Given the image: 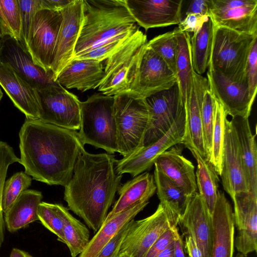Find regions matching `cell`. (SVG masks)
<instances>
[{
    "label": "cell",
    "instance_id": "cell-17",
    "mask_svg": "<svg viewBox=\"0 0 257 257\" xmlns=\"http://www.w3.org/2000/svg\"><path fill=\"white\" fill-rule=\"evenodd\" d=\"M0 61L10 64L36 90L59 85L52 72L36 64L24 47L13 37L6 36L0 47Z\"/></svg>",
    "mask_w": 257,
    "mask_h": 257
},
{
    "label": "cell",
    "instance_id": "cell-56",
    "mask_svg": "<svg viewBox=\"0 0 257 257\" xmlns=\"http://www.w3.org/2000/svg\"><path fill=\"white\" fill-rule=\"evenodd\" d=\"M6 35L0 23V47L2 46Z\"/></svg>",
    "mask_w": 257,
    "mask_h": 257
},
{
    "label": "cell",
    "instance_id": "cell-6",
    "mask_svg": "<svg viewBox=\"0 0 257 257\" xmlns=\"http://www.w3.org/2000/svg\"><path fill=\"white\" fill-rule=\"evenodd\" d=\"M147 42V35L139 29L108 57L98 91L113 96L127 93Z\"/></svg>",
    "mask_w": 257,
    "mask_h": 257
},
{
    "label": "cell",
    "instance_id": "cell-45",
    "mask_svg": "<svg viewBox=\"0 0 257 257\" xmlns=\"http://www.w3.org/2000/svg\"><path fill=\"white\" fill-rule=\"evenodd\" d=\"M257 40L253 43L248 56L245 78L250 97L255 99L257 91Z\"/></svg>",
    "mask_w": 257,
    "mask_h": 257
},
{
    "label": "cell",
    "instance_id": "cell-9",
    "mask_svg": "<svg viewBox=\"0 0 257 257\" xmlns=\"http://www.w3.org/2000/svg\"><path fill=\"white\" fill-rule=\"evenodd\" d=\"M62 11L41 8L31 23L25 49L34 62L51 72L52 57L62 22Z\"/></svg>",
    "mask_w": 257,
    "mask_h": 257
},
{
    "label": "cell",
    "instance_id": "cell-43",
    "mask_svg": "<svg viewBox=\"0 0 257 257\" xmlns=\"http://www.w3.org/2000/svg\"><path fill=\"white\" fill-rule=\"evenodd\" d=\"M21 16V44L25 48L32 19L41 9V0H17Z\"/></svg>",
    "mask_w": 257,
    "mask_h": 257
},
{
    "label": "cell",
    "instance_id": "cell-2",
    "mask_svg": "<svg viewBox=\"0 0 257 257\" xmlns=\"http://www.w3.org/2000/svg\"><path fill=\"white\" fill-rule=\"evenodd\" d=\"M116 161L113 155L91 154L83 148L64 186V199L69 209L95 233L105 221L121 186L122 175L115 171Z\"/></svg>",
    "mask_w": 257,
    "mask_h": 257
},
{
    "label": "cell",
    "instance_id": "cell-47",
    "mask_svg": "<svg viewBox=\"0 0 257 257\" xmlns=\"http://www.w3.org/2000/svg\"><path fill=\"white\" fill-rule=\"evenodd\" d=\"M210 7L211 0H182V20L189 14H195L210 17Z\"/></svg>",
    "mask_w": 257,
    "mask_h": 257
},
{
    "label": "cell",
    "instance_id": "cell-53",
    "mask_svg": "<svg viewBox=\"0 0 257 257\" xmlns=\"http://www.w3.org/2000/svg\"><path fill=\"white\" fill-rule=\"evenodd\" d=\"M0 23L2 25V26L3 28L4 33L6 36H9L10 37H13L14 35L11 30L10 26L8 24V23L7 21L6 17L4 15V13L3 11V10L0 5Z\"/></svg>",
    "mask_w": 257,
    "mask_h": 257
},
{
    "label": "cell",
    "instance_id": "cell-16",
    "mask_svg": "<svg viewBox=\"0 0 257 257\" xmlns=\"http://www.w3.org/2000/svg\"><path fill=\"white\" fill-rule=\"evenodd\" d=\"M210 17L215 26L257 35L256 0H211Z\"/></svg>",
    "mask_w": 257,
    "mask_h": 257
},
{
    "label": "cell",
    "instance_id": "cell-37",
    "mask_svg": "<svg viewBox=\"0 0 257 257\" xmlns=\"http://www.w3.org/2000/svg\"><path fill=\"white\" fill-rule=\"evenodd\" d=\"M178 31V28H176L173 31L154 37L147 43V46L159 55L175 74Z\"/></svg>",
    "mask_w": 257,
    "mask_h": 257
},
{
    "label": "cell",
    "instance_id": "cell-10",
    "mask_svg": "<svg viewBox=\"0 0 257 257\" xmlns=\"http://www.w3.org/2000/svg\"><path fill=\"white\" fill-rule=\"evenodd\" d=\"M41 121L70 130H79L81 102L60 84L36 90Z\"/></svg>",
    "mask_w": 257,
    "mask_h": 257
},
{
    "label": "cell",
    "instance_id": "cell-33",
    "mask_svg": "<svg viewBox=\"0 0 257 257\" xmlns=\"http://www.w3.org/2000/svg\"><path fill=\"white\" fill-rule=\"evenodd\" d=\"M154 177L160 203L179 219L184 214L192 197L155 168Z\"/></svg>",
    "mask_w": 257,
    "mask_h": 257
},
{
    "label": "cell",
    "instance_id": "cell-38",
    "mask_svg": "<svg viewBox=\"0 0 257 257\" xmlns=\"http://www.w3.org/2000/svg\"><path fill=\"white\" fill-rule=\"evenodd\" d=\"M215 98L209 86L205 90L201 102V116L206 159L210 162L212 151V138L214 121Z\"/></svg>",
    "mask_w": 257,
    "mask_h": 257
},
{
    "label": "cell",
    "instance_id": "cell-34",
    "mask_svg": "<svg viewBox=\"0 0 257 257\" xmlns=\"http://www.w3.org/2000/svg\"><path fill=\"white\" fill-rule=\"evenodd\" d=\"M177 37L178 49L176 74L180 94L185 106L189 97L193 71L191 58L190 35L180 31L178 29Z\"/></svg>",
    "mask_w": 257,
    "mask_h": 257
},
{
    "label": "cell",
    "instance_id": "cell-49",
    "mask_svg": "<svg viewBox=\"0 0 257 257\" xmlns=\"http://www.w3.org/2000/svg\"><path fill=\"white\" fill-rule=\"evenodd\" d=\"M128 223L126 224L103 247L97 257H117L121 242L125 235Z\"/></svg>",
    "mask_w": 257,
    "mask_h": 257
},
{
    "label": "cell",
    "instance_id": "cell-21",
    "mask_svg": "<svg viewBox=\"0 0 257 257\" xmlns=\"http://www.w3.org/2000/svg\"><path fill=\"white\" fill-rule=\"evenodd\" d=\"M224 190L232 199L239 193L248 192L237 136L231 120L226 118L220 175Z\"/></svg>",
    "mask_w": 257,
    "mask_h": 257
},
{
    "label": "cell",
    "instance_id": "cell-27",
    "mask_svg": "<svg viewBox=\"0 0 257 257\" xmlns=\"http://www.w3.org/2000/svg\"><path fill=\"white\" fill-rule=\"evenodd\" d=\"M239 147L243 172L249 192L257 196L256 134L251 133L248 118L232 117Z\"/></svg>",
    "mask_w": 257,
    "mask_h": 257
},
{
    "label": "cell",
    "instance_id": "cell-1",
    "mask_svg": "<svg viewBox=\"0 0 257 257\" xmlns=\"http://www.w3.org/2000/svg\"><path fill=\"white\" fill-rule=\"evenodd\" d=\"M19 163L33 179L49 185L66 186L84 145L78 132L26 118L19 132Z\"/></svg>",
    "mask_w": 257,
    "mask_h": 257
},
{
    "label": "cell",
    "instance_id": "cell-28",
    "mask_svg": "<svg viewBox=\"0 0 257 257\" xmlns=\"http://www.w3.org/2000/svg\"><path fill=\"white\" fill-rule=\"evenodd\" d=\"M117 191L119 197L107 214L105 221L136 204L149 202L156 192L154 175L148 172H143L121 185Z\"/></svg>",
    "mask_w": 257,
    "mask_h": 257
},
{
    "label": "cell",
    "instance_id": "cell-25",
    "mask_svg": "<svg viewBox=\"0 0 257 257\" xmlns=\"http://www.w3.org/2000/svg\"><path fill=\"white\" fill-rule=\"evenodd\" d=\"M179 144L163 152L156 160L154 166L160 172L175 183L188 196L197 192L195 167L182 154Z\"/></svg>",
    "mask_w": 257,
    "mask_h": 257
},
{
    "label": "cell",
    "instance_id": "cell-29",
    "mask_svg": "<svg viewBox=\"0 0 257 257\" xmlns=\"http://www.w3.org/2000/svg\"><path fill=\"white\" fill-rule=\"evenodd\" d=\"M149 202L136 204L104 222L79 257H97L103 247L122 228L148 204Z\"/></svg>",
    "mask_w": 257,
    "mask_h": 257
},
{
    "label": "cell",
    "instance_id": "cell-36",
    "mask_svg": "<svg viewBox=\"0 0 257 257\" xmlns=\"http://www.w3.org/2000/svg\"><path fill=\"white\" fill-rule=\"evenodd\" d=\"M227 116V115L224 107L215 98L212 151L210 162L217 174L220 176L222 171L225 122Z\"/></svg>",
    "mask_w": 257,
    "mask_h": 257
},
{
    "label": "cell",
    "instance_id": "cell-4",
    "mask_svg": "<svg viewBox=\"0 0 257 257\" xmlns=\"http://www.w3.org/2000/svg\"><path fill=\"white\" fill-rule=\"evenodd\" d=\"M113 105L114 97L101 93H95L81 102L78 133L84 145H91L111 155L118 152Z\"/></svg>",
    "mask_w": 257,
    "mask_h": 257
},
{
    "label": "cell",
    "instance_id": "cell-14",
    "mask_svg": "<svg viewBox=\"0 0 257 257\" xmlns=\"http://www.w3.org/2000/svg\"><path fill=\"white\" fill-rule=\"evenodd\" d=\"M63 19L53 53L51 71L54 80L73 59L83 21L82 0L72 1L62 11Z\"/></svg>",
    "mask_w": 257,
    "mask_h": 257
},
{
    "label": "cell",
    "instance_id": "cell-19",
    "mask_svg": "<svg viewBox=\"0 0 257 257\" xmlns=\"http://www.w3.org/2000/svg\"><path fill=\"white\" fill-rule=\"evenodd\" d=\"M178 225L183 236L193 237L202 257H211L213 235L212 216L198 192L192 196L184 214L179 219Z\"/></svg>",
    "mask_w": 257,
    "mask_h": 257
},
{
    "label": "cell",
    "instance_id": "cell-15",
    "mask_svg": "<svg viewBox=\"0 0 257 257\" xmlns=\"http://www.w3.org/2000/svg\"><path fill=\"white\" fill-rule=\"evenodd\" d=\"M206 78L211 93L222 104L227 115L249 117L254 100L249 95L246 81L232 80L210 68Z\"/></svg>",
    "mask_w": 257,
    "mask_h": 257
},
{
    "label": "cell",
    "instance_id": "cell-32",
    "mask_svg": "<svg viewBox=\"0 0 257 257\" xmlns=\"http://www.w3.org/2000/svg\"><path fill=\"white\" fill-rule=\"evenodd\" d=\"M189 150L197 163L195 176L199 195L212 216L218 191V175L211 163L202 157L196 150Z\"/></svg>",
    "mask_w": 257,
    "mask_h": 257
},
{
    "label": "cell",
    "instance_id": "cell-55",
    "mask_svg": "<svg viewBox=\"0 0 257 257\" xmlns=\"http://www.w3.org/2000/svg\"><path fill=\"white\" fill-rule=\"evenodd\" d=\"M10 257H33L28 252L17 248H13L12 250Z\"/></svg>",
    "mask_w": 257,
    "mask_h": 257
},
{
    "label": "cell",
    "instance_id": "cell-51",
    "mask_svg": "<svg viewBox=\"0 0 257 257\" xmlns=\"http://www.w3.org/2000/svg\"><path fill=\"white\" fill-rule=\"evenodd\" d=\"M72 0H41V8L62 11Z\"/></svg>",
    "mask_w": 257,
    "mask_h": 257
},
{
    "label": "cell",
    "instance_id": "cell-42",
    "mask_svg": "<svg viewBox=\"0 0 257 257\" xmlns=\"http://www.w3.org/2000/svg\"><path fill=\"white\" fill-rule=\"evenodd\" d=\"M38 215L39 221L51 232L57 236V239L65 243L63 223L55 204L41 202L39 205Z\"/></svg>",
    "mask_w": 257,
    "mask_h": 257
},
{
    "label": "cell",
    "instance_id": "cell-30",
    "mask_svg": "<svg viewBox=\"0 0 257 257\" xmlns=\"http://www.w3.org/2000/svg\"><path fill=\"white\" fill-rule=\"evenodd\" d=\"M42 193L35 190L25 191L5 212L4 221L7 229L11 233L39 220V205L42 202Z\"/></svg>",
    "mask_w": 257,
    "mask_h": 257
},
{
    "label": "cell",
    "instance_id": "cell-20",
    "mask_svg": "<svg viewBox=\"0 0 257 257\" xmlns=\"http://www.w3.org/2000/svg\"><path fill=\"white\" fill-rule=\"evenodd\" d=\"M234 203V221L238 234L235 246L246 256L257 249V196L248 192L236 194Z\"/></svg>",
    "mask_w": 257,
    "mask_h": 257
},
{
    "label": "cell",
    "instance_id": "cell-31",
    "mask_svg": "<svg viewBox=\"0 0 257 257\" xmlns=\"http://www.w3.org/2000/svg\"><path fill=\"white\" fill-rule=\"evenodd\" d=\"M215 25L208 17L197 32L190 35V53L193 70L202 75L210 61Z\"/></svg>",
    "mask_w": 257,
    "mask_h": 257
},
{
    "label": "cell",
    "instance_id": "cell-48",
    "mask_svg": "<svg viewBox=\"0 0 257 257\" xmlns=\"http://www.w3.org/2000/svg\"><path fill=\"white\" fill-rule=\"evenodd\" d=\"M208 17L195 14H188L183 18L178 28L181 32L194 34L198 31Z\"/></svg>",
    "mask_w": 257,
    "mask_h": 257
},
{
    "label": "cell",
    "instance_id": "cell-41",
    "mask_svg": "<svg viewBox=\"0 0 257 257\" xmlns=\"http://www.w3.org/2000/svg\"><path fill=\"white\" fill-rule=\"evenodd\" d=\"M19 161L20 158L15 155L13 148L7 143L0 141V247L5 238V223L2 208L3 188L9 166L15 162L19 163Z\"/></svg>",
    "mask_w": 257,
    "mask_h": 257
},
{
    "label": "cell",
    "instance_id": "cell-13",
    "mask_svg": "<svg viewBox=\"0 0 257 257\" xmlns=\"http://www.w3.org/2000/svg\"><path fill=\"white\" fill-rule=\"evenodd\" d=\"M145 101L149 112V122L142 147L162 137L185 110L177 83L169 89L147 97Z\"/></svg>",
    "mask_w": 257,
    "mask_h": 257
},
{
    "label": "cell",
    "instance_id": "cell-44",
    "mask_svg": "<svg viewBox=\"0 0 257 257\" xmlns=\"http://www.w3.org/2000/svg\"><path fill=\"white\" fill-rule=\"evenodd\" d=\"M0 5L14 38L21 43V16L17 0H0Z\"/></svg>",
    "mask_w": 257,
    "mask_h": 257
},
{
    "label": "cell",
    "instance_id": "cell-12",
    "mask_svg": "<svg viewBox=\"0 0 257 257\" xmlns=\"http://www.w3.org/2000/svg\"><path fill=\"white\" fill-rule=\"evenodd\" d=\"M176 83V74L146 44L130 90L126 93L145 99L157 92L169 89Z\"/></svg>",
    "mask_w": 257,
    "mask_h": 257
},
{
    "label": "cell",
    "instance_id": "cell-5",
    "mask_svg": "<svg viewBox=\"0 0 257 257\" xmlns=\"http://www.w3.org/2000/svg\"><path fill=\"white\" fill-rule=\"evenodd\" d=\"M256 40L257 35L240 33L215 26L208 68L232 80L246 81V62L251 47Z\"/></svg>",
    "mask_w": 257,
    "mask_h": 257
},
{
    "label": "cell",
    "instance_id": "cell-18",
    "mask_svg": "<svg viewBox=\"0 0 257 257\" xmlns=\"http://www.w3.org/2000/svg\"><path fill=\"white\" fill-rule=\"evenodd\" d=\"M137 24L147 31L151 28L179 25L182 0H124Z\"/></svg>",
    "mask_w": 257,
    "mask_h": 257
},
{
    "label": "cell",
    "instance_id": "cell-52",
    "mask_svg": "<svg viewBox=\"0 0 257 257\" xmlns=\"http://www.w3.org/2000/svg\"><path fill=\"white\" fill-rule=\"evenodd\" d=\"M174 256L186 257L183 235H179L174 241Z\"/></svg>",
    "mask_w": 257,
    "mask_h": 257
},
{
    "label": "cell",
    "instance_id": "cell-7",
    "mask_svg": "<svg viewBox=\"0 0 257 257\" xmlns=\"http://www.w3.org/2000/svg\"><path fill=\"white\" fill-rule=\"evenodd\" d=\"M118 152L127 156L142 147L149 122L145 99L129 93L113 96Z\"/></svg>",
    "mask_w": 257,
    "mask_h": 257
},
{
    "label": "cell",
    "instance_id": "cell-22",
    "mask_svg": "<svg viewBox=\"0 0 257 257\" xmlns=\"http://www.w3.org/2000/svg\"><path fill=\"white\" fill-rule=\"evenodd\" d=\"M208 87L206 77L197 74L193 70L189 97L187 104L184 106L186 117L182 144L189 150H196L205 159L201 116V102L203 94Z\"/></svg>",
    "mask_w": 257,
    "mask_h": 257
},
{
    "label": "cell",
    "instance_id": "cell-57",
    "mask_svg": "<svg viewBox=\"0 0 257 257\" xmlns=\"http://www.w3.org/2000/svg\"><path fill=\"white\" fill-rule=\"evenodd\" d=\"M235 257H245L242 254L240 253H238Z\"/></svg>",
    "mask_w": 257,
    "mask_h": 257
},
{
    "label": "cell",
    "instance_id": "cell-50",
    "mask_svg": "<svg viewBox=\"0 0 257 257\" xmlns=\"http://www.w3.org/2000/svg\"><path fill=\"white\" fill-rule=\"evenodd\" d=\"M183 237H185L184 241L185 250L189 257H202L200 251L193 237L190 235H185Z\"/></svg>",
    "mask_w": 257,
    "mask_h": 257
},
{
    "label": "cell",
    "instance_id": "cell-39",
    "mask_svg": "<svg viewBox=\"0 0 257 257\" xmlns=\"http://www.w3.org/2000/svg\"><path fill=\"white\" fill-rule=\"evenodd\" d=\"M32 178L24 172L15 173L5 182L2 200L3 213L6 212L20 196L31 186Z\"/></svg>",
    "mask_w": 257,
    "mask_h": 257
},
{
    "label": "cell",
    "instance_id": "cell-58",
    "mask_svg": "<svg viewBox=\"0 0 257 257\" xmlns=\"http://www.w3.org/2000/svg\"><path fill=\"white\" fill-rule=\"evenodd\" d=\"M3 93L1 89L0 88V101H1V99L2 98V97H3Z\"/></svg>",
    "mask_w": 257,
    "mask_h": 257
},
{
    "label": "cell",
    "instance_id": "cell-54",
    "mask_svg": "<svg viewBox=\"0 0 257 257\" xmlns=\"http://www.w3.org/2000/svg\"><path fill=\"white\" fill-rule=\"evenodd\" d=\"M175 241V240H174ZM174 241L170 243L167 247L157 257H175L174 256Z\"/></svg>",
    "mask_w": 257,
    "mask_h": 257
},
{
    "label": "cell",
    "instance_id": "cell-8",
    "mask_svg": "<svg viewBox=\"0 0 257 257\" xmlns=\"http://www.w3.org/2000/svg\"><path fill=\"white\" fill-rule=\"evenodd\" d=\"M178 220L177 216L159 203L150 216L129 222L117 257H144L164 233L178 226Z\"/></svg>",
    "mask_w": 257,
    "mask_h": 257
},
{
    "label": "cell",
    "instance_id": "cell-3",
    "mask_svg": "<svg viewBox=\"0 0 257 257\" xmlns=\"http://www.w3.org/2000/svg\"><path fill=\"white\" fill-rule=\"evenodd\" d=\"M82 1L83 21L74 58L118 35L139 29L124 0Z\"/></svg>",
    "mask_w": 257,
    "mask_h": 257
},
{
    "label": "cell",
    "instance_id": "cell-26",
    "mask_svg": "<svg viewBox=\"0 0 257 257\" xmlns=\"http://www.w3.org/2000/svg\"><path fill=\"white\" fill-rule=\"evenodd\" d=\"M104 76L102 62L73 59L60 73L56 81L64 88L84 92L98 88Z\"/></svg>",
    "mask_w": 257,
    "mask_h": 257
},
{
    "label": "cell",
    "instance_id": "cell-24",
    "mask_svg": "<svg viewBox=\"0 0 257 257\" xmlns=\"http://www.w3.org/2000/svg\"><path fill=\"white\" fill-rule=\"evenodd\" d=\"M213 235L211 257H233L234 221L232 206L223 192L218 190L212 215Z\"/></svg>",
    "mask_w": 257,
    "mask_h": 257
},
{
    "label": "cell",
    "instance_id": "cell-23",
    "mask_svg": "<svg viewBox=\"0 0 257 257\" xmlns=\"http://www.w3.org/2000/svg\"><path fill=\"white\" fill-rule=\"evenodd\" d=\"M0 85L26 118L39 119L40 107L37 90L10 64L1 61Z\"/></svg>",
    "mask_w": 257,
    "mask_h": 257
},
{
    "label": "cell",
    "instance_id": "cell-40",
    "mask_svg": "<svg viewBox=\"0 0 257 257\" xmlns=\"http://www.w3.org/2000/svg\"><path fill=\"white\" fill-rule=\"evenodd\" d=\"M137 30L118 35L88 52L74 57V59L92 60L99 62L106 60L120 48Z\"/></svg>",
    "mask_w": 257,
    "mask_h": 257
},
{
    "label": "cell",
    "instance_id": "cell-35",
    "mask_svg": "<svg viewBox=\"0 0 257 257\" xmlns=\"http://www.w3.org/2000/svg\"><path fill=\"white\" fill-rule=\"evenodd\" d=\"M55 206L63 223L64 243L68 246L71 256L76 257L88 244L90 240L89 231L63 205L55 204Z\"/></svg>",
    "mask_w": 257,
    "mask_h": 257
},
{
    "label": "cell",
    "instance_id": "cell-46",
    "mask_svg": "<svg viewBox=\"0 0 257 257\" xmlns=\"http://www.w3.org/2000/svg\"><path fill=\"white\" fill-rule=\"evenodd\" d=\"M179 235L177 226L169 229L156 241L144 257H157Z\"/></svg>",
    "mask_w": 257,
    "mask_h": 257
},
{
    "label": "cell",
    "instance_id": "cell-11",
    "mask_svg": "<svg viewBox=\"0 0 257 257\" xmlns=\"http://www.w3.org/2000/svg\"><path fill=\"white\" fill-rule=\"evenodd\" d=\"M185 110L162 137L142 147L131 155L116 161L115 171L119 175L128 173L133 177L150 170L157 159L172 147L183 144L185 126Z\"/></svg>",
    "mask_w": 257,
    "mask_h": 257
}]
</instances>
